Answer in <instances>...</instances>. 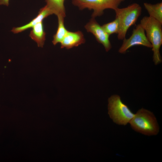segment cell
<instances>
[{
    "instance_id": "6da1fadb",
    "label": "cell",
    "mask_w": 162,
    "mask_h": 162,
    "mask_svg": "<svg viewBox=\"0 0 162 162\" xmlns=\"http://www.w3.org/2000/svg\"><path fill=\"white\" fill-rule=\"evenodd\" d=\"M140 24L145 30L147 38L152 45L153 61L155 65L162 62L160 49L162 44V23L150 16H145Z\"/></svg>"
},
{
    "instance_id": "7a4b0ae2",
    "label": "cell",
    "mask_w": 162,
    "mask_h": 162,
    "mask_svg": "<svg viewBox=\"0 0 162 162\" xmlns=\"http://www.w3.org/2000/svg\"><path fill=\"white\" fill-rule=\"evenodd\" d=\"M129 123L135 131L148 136L156 135L159 127L153 113L142 108L138 110Z\"/></svg>"
},
{
    "instance_id": "3957f363",
    "label": "cell",
    "mask_w": 162,
    "mask_h": 162,
    "mask_svg": "<svg viewBox=\"0 0 162 162\" xmlns=\"http://www.w3.org/2000/svg\"><path fill=\"white\" fill-rule=\"evenodd\" d=\"M142 8L138 4L134 3L127 7L118 8L114 10L116 18L119 21V28L117 38L118 40H123L129 28L136 22L142 12Z\"/></svg>"
},
{
    "instance_id": "277c9868",
    "label": "cell",
    "mask_w": 162,
    "mask_h": 162,
    "mask_svg": "<svg viewBox=\"0 0 162 162\" xmlns=\"http://www.w3.org/2000/svg\"><path fill=\"white\" fill-rule=\"evenodd\" d=\"M108 102V114L115 123L126 125L134 116L135 114L123 103L118 95H112L109 98Z\"/></svg>"
},
{
    "instance_id": "5b68a950",
    "label": "cell",
    "mask_w": 162,
    "mask_h": 162,
    "mask_svg": "<svg viewBox=\"0 0 162 162\" xmlns=\"http://www.w3.org/2000/svg\"><path fill=\"white\" fill-rule=\"evenodd\" d=\"M125 0H72V4L81 10L88 8L93 10L92 18L102 16L104 10L110 9L114 10Z\"/></svg>"
},
{
    "instance_id": "8992f818",
    "label": "cell",
    "mask_w": 162,
    "mask_h": 162,
    "mask_svg": "<svg viewBox=\"0 0 162 162\" xmlns=\"http://www.w3.org/2000/svg\"><path fill=\"white\" fill-rule=\"evenodd\" d=\"M122 44L118 50L120 53H124L131 47L141 45L152 48V45L146 35L145 30L140 24L137 25L133 29L130 36L123 40Z\"/></svg>"
},
{
    "instance_id": "52a82bcc",
    "label": "cell",
    "mask_w": 162,
    "mask_h": 162,
    "mask_svg": "<svg viewBox=\"0 0 162 162\" xmlns=\"http://www.w3.org/2000/svg\"><path fill=\"white\" fill-rule=\"evenodd\" d=\"M85 28L87 32L94 35L98 43L103 45L106 52L111 49L112 45L109 39V35L94 18H92L85 26Z\"/></svg>"
},
{
    "instance_id": "ba28073f",
    "label": "cell",
    "mask_w": 162,
    "mask_h": 162,
    "mask_svg": "<svg viewBox=\"0 0 162 162\" xmlns=\"http://www.w3.org/2000/svg\"><path fill=\"white\" fill-rule=\"evenodd\" d=\"M85 40L80 31L73 32L68 31L61 43V48L69 49L85 43Z\"/></svg>"
},
{
    "instance_id": "9c48e42d",
    "label": "cell",
    "mask_w": 162,
    "mask_h": 162,
    "mask_svg": "<svg viewBox=\"0 0 162 162\" xmlns=\"http://www.w3.org/2000/svg\"><path fill=\"white\" fill-rule=\"evenodd\" d=\"M53 14L51 10L45 5L40 9L37 16L29 22L20 27H14L11 31L14 33L16 34L22 32L30 28H32L36 24L42 21L44 18Z\"/></svg>"
},
{
    "instance_id": "30bf717a",
    "label": "cell",
    "mask_w": 162,
    "mask_h": 162,
    "mask_svg": "<svg viewBox=\"0 0 162 162\" xmlns=\"http://www.w3.org/2000/svg\"><path fill=\"white\" fill-rule=\"evenodd\" d=\"M32 28L29 36L37 43L38 47H42L46 40L43 21L36 24Z\"/></svg>"
},
{
    "instance_id": "8fae6325",
    "label": "cell",
    "mask_w": 162,
    "mask_h": 162,
    "mask_svg": "<svg viewBox=\"0 0 162 162\" xmlns=\"http://www.w3.org/2000/svg\"><path fill=\"white\" fill-rule=\"evenodd\" d=\"M46 5L57 17L64 18L65 10L64 5L65 0H45Z\"/></svg>"
},
{
    "instance_id": "7c38bea8",
    "label": "cell",
    "mask_w": 162,
    "mask_h": 162,
    "mask_svg": "<svg viewBox=\"0 0 162 162\" xmlns=\"http://www.w3.org/2000/svg\"><path fill=\"white\" fill-rule=\"evenodd\" d=\"M144 6L147 10L150 16L162 23V3L152 4L144 3Z\"/></svg>"
},
{
    "instance_id": "4fadbf2b",
    "label": "cell",
    "mask_w": 162,
    "mask_h": 162,
    "mask_svg": "<svg viewBox=\"0 0 162 162\" xmlns=\"http://www.w3.org/2000/svg\"><path fill=\"white\" fill-rule=\"evenodd\" d=\"M58 26L56 33L53 36L52 43L54 45L61 43L63 40L68 31L65 28L64 24V18L58 17Z\"/></svg>"
},
{
    "instance_id": "5bb4252c",
    "label": "cell",
    "mask_w": 162,
    "mask_h": 162,
    "mask_svg": "<svg viewBox=\"0 0 162 162\" xmlns=\"http://www.w3.org/2000/svg\"><path fill=\"white\" fill-rule=\"evenodd\" d=\"M102 26L109 36L113 34H117L119 28L118 20V18H116L113 21L105 24Z\"/></svg>"
},
{
    "instance_id": "9a60e30c",
    "label": "cell",
    "mask_w": 162,
    "mask_h": 162,
    "mask_svg": "<svg viewBox=\"0 0 162 162\" xmlns=\"http://www.w3.org/2000/svg\"><path fill=\"white\" fill-rule=\"evenodd\" d=\"M9 0H0V5L8 6L9 5Z\"/></svg>"
}]
</instances>
